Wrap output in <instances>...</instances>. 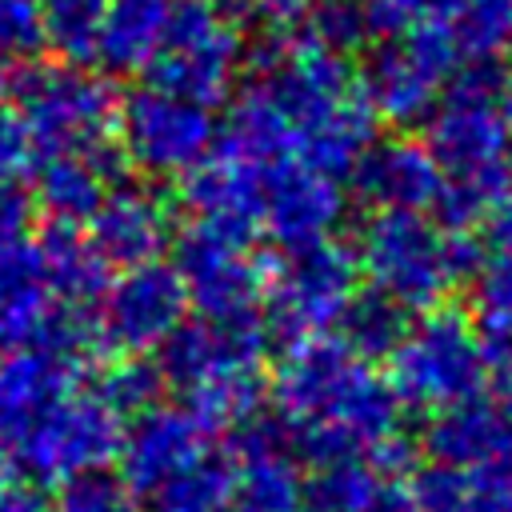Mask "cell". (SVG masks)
Instances as JSON below:
<instances>
[{
	"label": "cell",
	"mask_w": 512,
	"mask_h": 512,
	"mask_svg": "<svg viewBox=\"0 0 512 512\" xmlns=\"http://www.w3.org/2000/svg\"><path fill=\"white\" fill-rule=\"evenodd\" d=\"M224 152L256 164V168H272L284 160H296V132L288 124V116L280 112V104L264 92V84H252L228 112V124L216 140Z\"/></svg>",
	"instance_id": "obj_25"
},
{
	"label": "cell",
	"mask_w": 512,
	"mask_h": 512,
	"mask_svg": "<svg viewBox=\"0 0 512 512\" xmlns=\"http://www.w3.org/2000/svg\"><path fill=\"white\" fill-rule=\"evenodd\" d=\"M52 304L36 244L28 236L0 244V352L28 348L44 308Z\"/></svg>",
	"instance_id": "obj_22"
},
{
	"label": "cell",
	"mask_w": 512,
	"mask_h": 512,
	"mask_svg": "<svg viewBox=\"0 0 512 512\" xmlns=\"http://www.w3.org/2000/svg\"><path fill=\"white\" fill-rule=\"evenodd\" d=\"M240 68V24H232L212 0L168 4L164 40L152 56L148 84L180 100L216 108L232 92Z\"/></svg>",
	"instance_id": "obj_3"
},
{
	"label": "cell",
	"mask_w": 512,
	"mask_h": 512,
	"mask_svg": "<svg viewBox=\"0 0 512 512\" xmlns=\"http://www.w3.org/2000/svg\"><path fill=\"white\" fill-rule=\"evenodd\" d=\"M112 136L132 168L144 176H184L216 144L212 108L180 100L164 88H132L116 104Z\"/></svg>",
	"instance_id": "obj_6"
},
{
	"label": "cell",
	"mask_w": 512,
	"mask_h": 512,
	"mask_svg": "<svg viewBox=\"0 0 512 512\" xmlns=\"http://www.w3.org/2000/svg\"><path fill=\"white\" fill-rule=\"evenodd\" d=\"M380 488L384 484L376 480V468L368 460L352 456V460L316 468V476H308L300 484V500L312 512H368L372 500L380 496Z\"/></svg>",
	"instance_id": "obj_30"
},
{
	"label": "cell",
	"mask_w": 512,
	"mask_h": 512,
	"mask_svg": "<svg viewBox=\"0 0 512 512\" xmlns=\"http://www.w3.org/2000/svg\"><path fill=\"white\" fill-rule=\"evenodd\" d=\"M424 452L436 464L476 468L492 460H512V404L504 400H456L448 408H436V416L424 428Z\"/></svg>",
	"instance_id": "obj_20"
},
{
	"label": "cell",
	"mask_w": 512,
	"mask_h": 512,
	"mask_svg": "<svg viewBox=\"0 0 512 512\" xmlns=\"http://www.w3.org/2000/svg\"><path fill=\"white\" fill-rule=\"evenodd\" d=\"M108 192V176L84 152H48L32 164V204L52 224H88Z\"/></svg>",
	"instance_id": "obj_23"
},
{
	"label": "cell",
	"mask_w": 512,
	"mask_h": 512,
	"mask_svg": "<svg viewBox=\"0 0 512 512\" xmlns=\"http://www.w3.org/2000/svg\"><path fill=\"white\" fill-rule=\"evenodd\" d=\"M84 368L56 360L40 348H12L0 356V488L16 484V448L36 416L76 388Z\"/></svg>",
	"instance_id": "obj_12"
},
{
	"label": "cell",
	"mask_w": 512,
	"mask_h": 512,
	"mask_svg": "<svg viewBox=\"0 0 512 512\" xmlns=\"http://www.w3.org/2000/svg\"><path fill=\"white\" fill-rule=\"evenodd\" d=\"M124 420L96 396V392H68L52 400L28 436L16 448V480H36V484H60L64 476L80 468L108 464L120 448Z\"/></svg>",
	"instance_id": "obj_8"
},
{
	"label": "cell",
	"mask_w": 512,
	"mask_h": 512,
	"mask_svg": "<svg viewBox=\"0 0 512 512\" xmlns=\"http://www.w3.org/2000/svg\"><path fill=\"white\" fill-rule=\"evenodd\" d=\"M0 512H56V508L36 488L8 484V488H0Z\"/></svg>",
	"instance_id": "obj_47"
},
{
	"label": "cell",
	"mask_w": 512,
	"mask_h": 512,
	"mask_svg": "<svg viewBox=\"0 0 512 512\" xmlns=\"http://www.w3.org/2000/svg\"><path fill=\"white\" fill-rule=\"evenodd\" d=\"M488 260V248L480 244L476 232H444V268L452 276V284L472 280Z\"/></svg>",
	"instance_id": "obj_45"
},
{
	"label": "cell",
	"mask_w": 512,
	"mask_h": 512,
	"mask_svg": "<svg viewBox=\"0 0 512 512\" xmlns=\"http://www.w3.org/2000/svg\"><path fill=\"white\" fill-rule=\"evenodd\" d=\"M108 0H40V40L56 60L92 64Z\"/></svg>",
	"instance_id": "obj_29"
},
{
	"label": "cell",
	"mask_w": 512,
	"mask_h": 512,
	"mask_svg": "<svg viewBox=\"0 0 512 512\" xmlns=\"http://www.w3.org/2000/svg\"><path fill=\"white\" fill-rule=\"evenodd\" d=\"M272 336L264 316H248V320H180L160 344V376L164 388H176L180 396L220 380V376H236V372H260L264 352H268Z\"/></svg>",
	"instance_id": "obj_10"
},
{
	"label": "cell",
	"mask_w": 512,
	"mask_h": 512,
	"mask_svg": "<svg viewBox=\"0 0 512 512\" xmlns=\"http://www.w3.org/2000/svg\"><path fill=\"white\" fill-rule=\"evenodd\" d=\"M428 16L444 24L460 56L512 52V0H432Z\"/></svg>",
	"instance_id": "obj_28"
},
{
	"label": "cell",
	"mask_w": 512,
	"mask_h": 512,
	"mask_svg": "<svg viewBox=\"0 0 512 512\" xmlns=\"http://www.w3.org/2000/svg\"><path fill=\"white\" fill-rule=\"evenodd\" d=\"M40 0H0V60L40 56Z\"/></svg>",
	"instance_id": "obj_36"
},
{
	"label": "cell",
	"mask_w": 512,
	"mask_h": 512,
	"mask_svg": "<svg viewBox=\"0 0 512 512\" xmlns=\"http://www.w3.org/2000/svg\"><path fill=\"white\" fill-rule=\"evenodd\" d=\"M168 0H108L96 40V60L108 72H144L164 40Z\"/></svg>",
	"instance_id": "obj_24"
},
{
	"label": "cell",
	"mask_w": 512,
	"mask_h": 512,
	"mask_svg": "<svg viewBox=\"0 0 512 512\" xmlns=\"http://www.w3.org/2000/svg\"><path fill=\"white\" fill-rule=\"evenodd\" d=\"M32 212H36V204H32V196L24 192L20 176H4V172H0V244L28 236Z\"/></svg>",
	"instance_id": "obj_44"
},
{
	"label": "cell",
	"mask_w": 512,
	"mask_h": 512,
	"mask_svg": "<svg viewBox=\"0 0 512 512\" xmlns=\"http://www.w3.org/2000/svg\"><path fill=\"white\" fill-rule=\"evenodd\" d=\"M36 160H40V152L28 136V124L20 120L12 100L0 92V172L4 176H24Z\"/></svg>",
	"instance_id": "obj_41"
},
{
	"label": "cell",
	"mask_w": 512,
	"mask_h": 512,
	"mask_svg": "<svg viewBox=\"0 0 512 512\" xmlns=\"http://www.w3.org/2000/svg\"><path fill=\"white\" fill-rule=\"evenodd\" d=\"M416 512H468V468L436 464L416 472L404 488Z\"/></svg>",
	"instance_id": "obj_35"
},
{
	"label": "cell",
	"mask_w": 512,
	"mask_h": 512,
	"mask_svg": "<svg viewBox=\"0 0 512 512\" xmlns=\"http://www.w3.org/2000/svg\"><path fill=\"white\" fill-rule=\"evenodd\" d=\"M476 228H480V244L488 252H512V184L484 208Z\"/></svg>",
	"instance_id": "obj_46"
},
{
	"label": "cell",
	"mask_w": 512,
	"mask_h": 512,
	"mask_svg": "<svg viewBox=\"0 0 512 512\" xmlns=\"http://www.w3.org/2000/svg\"><path fill=\"white\" fill-rule=\"evenodd\" d=\"M356 92L368 112L392 128H416L432 116L440 100V76L412 56L400 36H384L356 72Z\"/></svg>",
	"instance_id": "obj_15"
},
{
	"label": "cell",
	"mask_w": 512,
	"mask_h": 512,
	"mask_svg": "<svg viewBox=\"0 0 512 512\" xmlns=\"http://www.w3.org/2000/svg\"><path fill=\"white\" fill-rule=\"evenodd\" d=\"M404 312H408V308L396 304L392 296H384L380 288H372V292H352L348 304H344V312L336 316L340 344H344L356 360H364V364L388 360L392 348L400 344L404 328H408V316H404Z\"/></svg>",
	"instance_id": "obj_27"
},
{
	"label": "cell",
	"mask_w": 512,
	"mask_h": 512,
	"mask_svg": "<svg viewBox=\"0 0 512 512\" xmlns=\"http://www.w3.org/2000/svg\"><path fill=\"white\" fill-rule=\"evenodd\" d=\"M468 512H512V460L468 468Z\"/></svg>",
	"instance_id": "obj_39"
},
{
	"label": "cell",
	"mask_w": 512,
	"mask_h": 512,
	"mask_svg": "<svg viewBox=\"0 0 512 512\" xmlns=\"http://www.w3.org/2000/svg\"><path fill=\"white\" fill-rule=\"evenodd\" d=\"M344 216V192L336 176L304 164L284 160L264 168V200H260V228L280 248H300L336 232Z\"/></svg>",
	"instance_id": "obj_11"
},
{
	"label": "cell",
	"mask_w": 512,
	"mask_h": 512,
	"mask_svg": "<svg viewBox=\"0 0 512 512\" xmlns=\"http://www.w3.org/2000/svg\"><path fill=\"white\" fill-rule=\"evenodd\" d=\"M348 176H352V188L364 204L412 208V212H424L432 204L440 180H444L428 144L408 140V136H388V140L372 136L368 148L348 168Z\"/></svg>",
	"instance_id": "obj_19"
},
{
	"label": "cell",
	"mask_w": 512,
	"mask_h": 512,
	"mask_svg": "<svg viewBox=\"0 0 512 512\" xmlns=\"http://www.w3.org/2000/svg\"><path fill=\"white\" fill-rule=\"evenodd\" d=\"M496 108H500V120H504V128H508V140H512V68H504V84H500Z\"/></svg>",
	"instance_id": "obj_50"
},
{
	"label": "cell",
	"mask_w": 512,
	"mask_h": 512,
	"mask_svg": "<svg viewBox=\"0 0 512 512\" xmlns=\"http://www.w3.org/2000/svg\"><path fill=\"white\" fill-rule=\"evenodd\" d=\"M304 36L332 52L352 56L356 48H364L372 32L360 0H316L304 8Z\"/></svg>",
	"instance_id": "obj_34"
},
{
	"label": "cell",
	"mask_w": 512,
	"mask_h": 512,
	"mask_svg": "<svg viewBox=\"0 0 512 512\" xmlns=\"http://www.w3.org/2000/svg\"><path fill=\"white\" fill-rule=\"evenodd\" d=\"M312 0H252V8L256 12H264V16H272V20H292V16H300L304 8H308Z\"/></svg>",
	"instance_id": "obj_49"
},
{
	"label": "cell",
	"mask_w": 512,
	"mask_h": 512,
	"mask_svg": "<svg viewBox=\"0 0 512 512\" xmlns=\"http://www.w3.org/2000/svg\"><path fill=\"white\" fill-rule=\"evenodd\" d=\"M160 392H164V376L144 356H124V360L108 364L104 376H100V388H96V396L120 420H132V416L148 412L152 404H160Z\"/></svg>",
	"instance_id": "obj_33"
},
{
	"label": "cell",
	"mask_w": 512,
	"mask_h": 512,
	"mask_svg": "<svg viewBox=\"0 0 512 512\" xmlns=\"http://www.w3.org/2000/svg\"><path fill=\"white\" fill-rule=\"evenodd\" d=\"M372 36H400L432 12V0H360Z\"/></svg>",
	"instance_id": "obj_43"
},
{
	"label": "cell",
	"mask_w": 512,
	"mask_h": 512,
	"mask_svg": "<svg viewBox=\"0 0 512 512\" xmlns=\"http://www.w3.org/2000/svg\"><path fill=\"white\" fill-rule=\"evenodd\" d=\"M480 356H484V376H492L500 400L512 404V328L480 324Z\"/></svg>",
	"instance_id": "obj_42"
},
{
	"label": "cell",
	"mask_w": 512,
	"mask_h": 512,
	"mask_svg": "<svg viewBox=\"0 0 512 512\" xmlns=\"http://www.w3.org/2000/svg\"><path fill=\"white\" fill-rule=\"evenodd\" d=\"M356 264L372 288L404 308H432L452 288L444 268V232L412 208H376L356 240Z\"/></svg>",
	"instance_id": "obj_5"
},
{
	"label": "cell",
	"mask_w": 512,
	"mask_h": 512,
	"mask_svg": "<svg viewBox=\"0 0 512 512\" xmlns=\"http://www.w3.org/2000/svg\"><path fill=\"white\" fill-rule=\"evenodd\" d=\"M100 304V340L112 352L144 356L152 352L188 312V292L176 264L144 260L128 264L116 280H108Z\"/></svg>",
	"instance_id": "obj_9"
},
{
	"label": "cell",
	"mask_w": 512,
	"mask_h": 512,
	"mask_svg": "<svg viewBox=\"0 0 512 512\" xmlns=\"http://www.w3.org/2000/svg\"><path fill=\"white\" fill-rule=\"evenodd\" d=\"M176 240V272L188 304L204 320H248L260 316L268 268L248 252L244 232L212 220H192Z\"/></svg>",
	"instance_id": "obj_7"
},
{
	"label": "cell",
	"mask_w": 512,
	"mask_h": 512,
	"mask_svg": "<svg viewBox=\"0 0 512 512\" xmlns=\"http://www.w3.org/2000/svg\"><path fill=\"white\" fill-rule=\"evenodd\" d=\"M52 508L56 512H144L140 492L120 472H108L104 464L64 476Z\"/></svg>",
	"instance_id": "obj_32"
},
{
	"label": "cell",
	"mask_w": 512,
	"mask_h": 512,
	"mask_svg": "<svg viewBox=\"0 0 512 512\" xmlns=\"http://www.w3.org/2000/svg\"><path fill=\"white\" fill-rule=\"evenodd\" d=\"M0 92H4V68H0Z\"/></svg>",
	"instance_id": "obj_52"
},
{
	"label": "cell",
	"mask_w": 512,
	"mask_h": 512,
	"mask_svg": "<svg viewBox=\"0 0 512 512\" xmlns=\"http://www.w3.org/2000/svg\"><path fill=\"white\" fill-rule=\"evenodd\" d=\"M4 96L28 124V136L40 156L48 152H84L112 136L116 124V88L88 72V64L68 60H16L4 72Z\"/></svg>",
	"instance_id": "obj_1"
},
{
	"label": "cell",
	"mask_w": 512,
	"mask_h": 512,
	"mask_svg": "<svg viewBox=\"0 0 512 512\" xmlns=\"http://www.w3.org/2000/svg\"><path fill=\"white\" fill-rule=\"evenodd\" d=\"M232 504L244 508V512H296L300 476L292 468V456L276 452V456H260V460L236 464Z\"/></svg>",
	"instance_id": "obj_31"
},
{
	"label": "cell",
	"mask_w": 512,
	"mask_h": 512,
	"mask_svg": "<svg viewBox=\"0 0 512 512\" xmlns=\"http://www.w3.org/2000/svg\"><path fill=\"white\" fill-rule=\"evenodd\" d=\"M292 40H296V36H288L284 20L260 24L248 40H240V64H244L256 80H264V76H272V72L284 64V56H288Z\"/></svg>",
	"instance_id": "obj_40"
},
{
	"label": "cell",
	"mask_w": 512,
	"mask_h": 512,
	"mask_svg": "<svg viewBox=\"0 0 512 512\" xmlns=\"http://www.w3.org/2000/svg\"><path fill=\"white\" fill-rule=\"evenodd\" d=\"M208 428L188 412V408H160L152 404L148 412L132 416V424L120 436V476L136 492H152L160 480L192 464L200 452H208Z\"/></svg>",
	"instance_id": "obj_16"
},
{
	"label": "cell",
	"mask_w": 512,
	"mask_h": 512,
	"mask_svg": "<svg viewBox=\"0 0 512 512\" xmlns=\"http://www.w3.org/2000/svg\"><path fill=\"white\" fill-rule=\"evenodd\" d=\"M232 484L236 464L228 460V452H200L192 464L148 492V512H224V504L232 500Z\"/></svg>",
	"instance_id": "obj_26"
},
{
	"label": "cell",
	"mask_w": 512,
	"mask_h": 512,
	"mask_svg": "<svg viewBox=\"0 0 512 512\" xmlns=\"http://www.w3.org/2000/svg\"><path fill=\"white\" fill-rule=\"evenodd\" d=\"M360 368L364 360H356L340 340H328L324 332L288 344V356L272 380L276 412L288 424L332 416V408L340 404V396L348 392Z\"/></svg>",
	"instance_id": "obj_14"
},
{
	"label": "cell",
	"mask_w": 512,
	"mask_h": 512,
	"mask_svg": "<svg viewBox=\"0 0 512 512\" xmlns=\"http://www.w3.org/2000/svg\"><path fill=\"white\" fill-rule=\"evenodd\" d=\"M388 360H392L388 384L396 400L424 412L468 400L488 380L480 356V332L456 308H440V304L424 308V316L404 328Z\"/></svg>",
	"instance_id": "obj_2"
},
{
	"label": "cell",
	"mask_w": 512,
	"mask_h": 512,
	"mask_svg": "<svg viewBox=\"0 0 512 512\" xmlns=\"http://www.w3.org/2000/svg\"><path fill=\"white\" fill-rule=\"evenodd\" d=\"M88 236L112 268L160 260L176 236L172 208L152 184H108L104 200L88 216Z\"/></svg>",
	"instance_id": "obj_13"
},
{
	"label": "cell",
	"mask_w": 512,
	"mask_h": 512,
	"mask_svg": "<svg viewBox=\"0 0 512 512\" xmlns=\"http://www.w3.org/2000/svg\"><path fill=\"white\" fill-rule=\"evenodd\" d=\"M428 124V152L444 176H476V172H504L512 168V140L500 120L496 104L476 100H444L432 108Z\"/></svg>",
	"instance_id": "obj_18"
},
{
	"label": "cell",
	"mask_w": 512,
	"mask_h": 512,
	"mask_svg": "<svg viewBox=\"0 0 512 512\" xmlns=\"http://www.w3.org/2000/svg\"><path fill=\"white\" fill-rule=\"evenodd\" d=\"M448 100H476V104H496L500 84H504V68L496 56H464L448 76Z\"/></svg>",
	"instance_id": "obj_38"
},
{
	"label": "cell",
	"mask_w": 512,
	"mask_h": 512,
	"mask_svg": "<svg viewBox=\"0 0 512 512\" xmlns=\"http://www.w3.org/2000/svg\"><path fill=\"white\" fill-rule=\"evenodd\" d=\"M32 244H36L40 272H44L52 300L92 308L104 296V288L112 280V264L100 256V248L92 244L84 224H52L48 220V228Z\"/></svg>",
	"instance_id": "obj_21"
},
{
	"label": "cell",
	"mask_w": 512,
	"mask_h": 512,
	"mask_svg": "<svg viewBox=\"0 0 512 512\" xmlns=\"http://www.w3.org/2000/svg\"><path fill=\"white\" fill-rule=\"evenodd\" d=\"M476 280V312L480 324H504L512 328V252H492Z\"/></svg>",
	"instance_id": "obj_37"
},
{
	"label": "cell",
	"mask_w": 512,
	"mask_h": 512,
	"mask_svg": "<svg viewBox=\"0 0 512 512\" xmlns=\"http://www.w3.org/2000/svg\"><path fill=\"white\" fill-rule=\"evenodd\" d=\"M224 512H244V508H236V504H232V500H228V504H224Z\"/></svg>",
	"instance_id": "obj_51"
},
{
	"label": "cell",
	"mask_w": 512,
	"mask_h": 512,
	"mask_svg": "<svg viewBox=\"0 0 512 512\" xmlns=\"http://www.w3.org/2000/svg\"><path fill=\"white\" fill-rule=\"evenodd\" d=\"M368 512H416V508H412V500H408V492H404V488L384 484V488H380V496L372 500V508H368Z\"/></svg>",
	"instance_id": "obj_48"
},
{
	"label": "cell",
	"mask_w": 512,
	"mask_h": 512,
	"mask_svg": "<svg viewBox=\"0 0 512 512\" xmlns=\"http://www.w3.org/2000/svg\"><path fill=\"white\" fill-rule=\"evenodd\" d=\"M356 252L336 244L332 236L284 248V256L268 268L264 296H268V336L296 344L304 336H320L336 328L348 296L356 292Z\"/></svg>",
	"instance_id": "obj_4"
},
{
	"label": "cell",
	"mask_w": 512,
	"mask_h": 512,
	"mask_svg": "<svg viewBox=\"0 0 512 512\" xmlns=\"http://www.w3.org/2000/svg\"><path fill=\"white\" fill-rule=\"evenodd\" d=\"M180 180V204L192 220H212L232 232H260V200H264V168L224 152L220 144L208 148Z\"/></svg>",
	"instance_id": "obj_17"
}]
</instances>
